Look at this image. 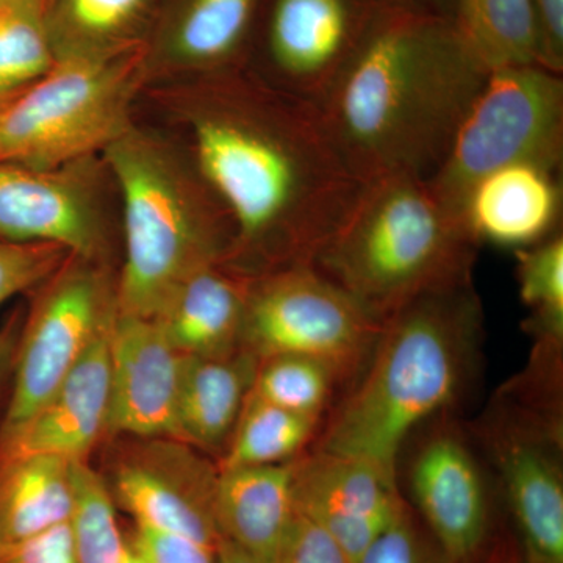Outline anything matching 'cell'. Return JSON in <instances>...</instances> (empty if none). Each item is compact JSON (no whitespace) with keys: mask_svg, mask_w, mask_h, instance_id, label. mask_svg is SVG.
<instances>
[{"mask_svg":"<svg viewBox=\"0 0 563 563\" xmlns=\"http://www.w3.org/2000/svg\"><path fill=\"white\" fill-rule=\"evenodd\" d=\"M377 2H383V0H377Z\"/></svg>","mask_w":563,"mask_h":563,"instance_id":"obj_43","label":"cell"},{"mask_svg":"<svg viewBox=\"0 0 563 563\" xmlns=\"http://www.w3.org/2000/svg\"><path fill=\"white\" fill-rule=\"evenodd\" d=\"M477 247L428 180L391 174L363 184L312 266L383 324L418 296L472 280Z\"/></svg>","mask_w":563,"mask_h":563,"instance_id":"obj_4","label":"cell"},{"mask_svg":"<svg viewBox=\"0 0 563 563\" xmlns=\"http://www.w3.org/2000/svg\"><path fill=\"white\" fill-rule=\"evenodd\" d=\"M250 277L225 263L201 266L177 285L154 318L174 350L192 357H221L242 350Z\"/></svg>","mask_w":563,"mask_h":563,"instance_id":"obj_19","label":"cell"},{"mask_svg":"<svg viewBox=\"0 0 563 563\" xmlns=\"http://www.w3.org/2000/svg\"><path fill=\"white\" fill-rule=\"evenodd\" d=\"M181 354L154 318L117 312L110 333L107 435L176 439Z\"/></svg>","mask_w":563,"mask_h":563,"instance_id":"obj_14","label":"cell"},{"mask_svg":"<svg viewBox=\"0 0 563 563\" xmlns=\"http://www.w3.org/2000/svg\"><path fill=\"white\" fill-rule=\"evenodd\" d=\"M22 321H24V313H22L21 307H18L0 328V399H2L3 391L10 388L11 377H13Z\"/></svg>","mask_w":563,"mask_h":563,"instance_id":"obj_37","label":"cell"},{"mask_svg":"<svg viewBox=\"0 0 563 563\" xmlns=\"http://www.w3.org/2000/svg\"><path fill=\"white\" fill-rule=\"evenodd\" d=\"M113 321L96 336L49 399L20 428L0 437V459L46 454L88 462L96 444L107 435Z\"/></svg>","mask_w":563,"mask_h":563,"instance_id":"obj_17","label":"cell"},{"mask_svg":"<svg viewBox=\"0 0 563 563\" xmlns=\"http://www.w3.org/2000/svg\"><path fill=\"white\" fill-rule=\"evenodd\" d=\"M262 0H180L163 47L191 68L232 65L250 38Z\"/></svg>","mask_w":563,"mask_h":563,"instance_id":"obj_23","label":"cell"},{"mask_svg":"<svg viewBox=\"0 0 563 563\" xmlns=\"http://www.w3.org/2000/svg\"><path fill=\"white\" fill-rule=\"evenodd\" d=\"M539 62L543 68L563 73V0H531Z\"/></svg>","mask_w":563,"mask_h":563,"instance_id":"obj_36","label":"cell"},{"mask_svg":"<svg viewBox=\"0 0 563 563\" xmlns=\"http://www.w3.org/2000/svg\"><path fill=\"white\" fill-rule=\"evenodd\" d=\"M18 92H20V91H16V92H0V109H2V107L5 106V103H9L11 101V99H13L14 96L18 95Z\"/></svg>","mask_w":563,"mask_h":563,"instance_id":"obj_41","label":"cell"},{"mask_svg":"<svg viewBox=\"0 0 563 563\" xmlns=\"http://www.w3.org/2000/svg\"><path fill=\"white\" fill-rule=\"evenodd\" d=\"M258 361L240 350L221 357L181 355L177 440L221 457L254 385Z\"/></svg>","mask_w":563,"mask_h":563,"instance_id":"obj_21","label":"cell"},{"mask_svg":"<svg viewBox=\"0 0 563 563\" xmlns=\"http://www.w3.org/2000/svg\"><path fill=\"white\" fill-rule=\"evenodd\" d=\"M453 21L488 70L540 65L531 0H454Z\"/></svg>","mask_w":563,"mask_h":563,"instance_id":"obj_25","label":"cell"},{"mask_svg":"<svg viewBox=\"0 0 563 563\" xmlns=\"http://www.w3.org/2000/svg\"><path fill=\"white\" fill-rule=\"evenodd\" d=\"M490 468L453 413L422 426L404 448L396 481L448 563L479 559L490 532Z\"/></svg>","mask_w":563,"mask_h":563,"instance_id":"obj_11","label":"cell"},{"mask_svg":"<svg viewBox=\"0 0 563 563\" xmlns=\"http://www.w3.org/2000/svg\"><path fill=\"white\" fill-rule=\"evenodd\" d=\"M150 7L151 0H49L47 27L55 60L135 46L133 33Z\"/></svg>","mask_w":563,"mask_h":563,"instance_id":"obj_24","label":"cell"},{"mask_svg":"<svg viewBox=\"0 0 563 563\" xmlns=\"http://www.w3.org/2000/svg\"><path fill=\"white\" fill-rule=\"evenodd\" d=\"M406 501V499H404ZM358 563H448L432 537L418 528L412 509L404 503L395 520L362 555Z\"/></svg>","mask_w":563,"mask_h":563,"instance_id":"obj_32","label":"cell"},{"mask_svg":"<svg viewBox=\"0 0 563 563\" xmlns=\"http://www.w3.org/2000/svg\"><path fill=\"white\" fill-rule=\"evenodd\" d=\"M488 73L450 16L383 0L318 107L363 184L391 174L428 180Z\"/></svg>","mask_w":563,"mask_h":563,"instance_id":"obj_2","label":"cell"},{"mask_svg":"<svg viewBox=\"0 0 563 563\" xmlns=\"http://www.w3.org/2000/svg\"><path fill=\"white\" fill-rule=\"evenodd\" d=\"M295 462L218 470L213 514L220 536L274 563L295 518Z\"/></svg>","mask_w":563,"mask_h":563,"instance_id":"obj_20","label":"cell"},{"mask_svg":"<svg viewBox=\"0 0 563 563\" xmlns=\"http://www.w3.org/2000/svg\"><path fill=\"white\" fill-rule=\"evenodd\" d=\"M218 563H265L261 559L236 547L235 543L229 542L224 537H220L218 542Z\"/></svg>","mask_w":563,"mask_h":563,"instance_id":"obj_38","label":"cell"},{"mask_svg":"<svg viewBox=\"0 0 563 563\" xmlns=\"http://www.w3.org/2000/svg\"><path fill=\"white\" fill-rule=\"evenodd\" d=\"M141 63L139 44L57 58L0 109V163L58 169L107 150L129 131Z\"/></svg>","mask_w":563,"mask_h":563,"instance_id":"obj_7","label":"cell"},{"mask_svg":"<svg viewBox=\"0 0 563 563\" xmlns=\"http://www.w3.org/2000/svg\"><path fill=\"white\" fill-rule=\"evenodd\" d=\"M251 393L288 412L324 421L343 390L321 363L299 355H274L258 361Z\"/></svg>","mask_w":563,"mask_h":563,"instance_id":"obj_29","label":"cell"},{"mask_svg":"<svg viewBox=\"0 0 563 563\" xmlns=\"http://www.w3.org/2000/svg\"><path fill=\"white\" fill-rule=\"evenodd\" d=\"M49 0H0V92H16L54 66Z\"/></svg>","mask_w":563,"mask_h":563,"instance_id":"obj_27","label":"cell"},{"mask_svg":"<svg viewBox=\"0 0 563 563\" xmlns=\"http://www.w3.org/2000/svg\"><path fill=\"white\" fill-rule=\"evenodd\" d=\"M562 169L518 162L488 173L463 201V225L477 244L523 250L550 239L561 224Z\"/></svg>","mask_w":563,"mask_h":563,"instance_id":"obj_18","label":"cell"},{"mask_svg":"<svg viewBox=\"0 0 563 563\" xmlns=\"http://www.w3.org/2000/svg\"><path fill=\"white\" fill-rule=\"evenodd\" d=\"M209 99L192 120L196 158L233 225L225 265L247 277L312 265L363 188L320 107L239 80Z\"/></svg>","mask_w":563,"mask_h":563,"instance_id":"obj_1","label":"cell"},{"mask_svg":"<svg viewBox=\"0 0 563 563\" xmlns=\"http://www.w3.org/2000/svg\"><path fill=\"white\" fill-rule=\"evenodd\" d=\"M483 563H520V558H518L517 551H514L512 548L501 544V547L493 550Z\"/></svg>","mask_w":563,"mask_h":563,"instance_id":"obj_40","label":"cell"},{"mask_svg":"<svg viewBox=\"0 0 563 563\" xmlns=\"http://www.w3.org/2000/svg\"><path fill=\"white\" fill-rule=\"evenodd\" d=\"M521 302L528 309L525 328L533 342H563V235L514 251Z\"/></svg>","mask_w":563,"mask_h":563,"instance_id":"obj_30","label":"cell"},{"mask_svg":"<svg viewBox=\"0 0 563 563\" xmlns=\"http://www.w3.org/2000/svg\"><path fill=\"white\" fill-rule=\"evenodd\" d=\"M146 563H218V544H207L136 526L131 542Z\"/></svg>","mask_w":563,"mask_h":563,"instance_id":"obj_33","label":"cell"},{"mask_svg":"<svg viewBox=\"0 0 563 563\" xmlns=\"http://www.w3.org/2000/svg\"><path fill=\"white\" fill-rule=\"evenodd\" d=\"M99 262L69 255L24 314L0 437L49 399L117 314V285Z\"/></svg>","mask_w":563,"mask_h":563,"instance_id":"obj_10","label":"cell"},{"mask_svg":"<svg viewBox=\"0 0 563 563\" xmlns=\"http://www.w3.org/2000/svg\"><path fill=\"white\" fill-rule=\"evenodd\" d=\"M218 465L176 439H129L106 477L113 501L136 526L218 544Z\"/></svg>","mask_w":563,"mask_h":563,"instance_id":"obj_12","label":"cell"},{"mask_svg":"<svg viewBox=\"0 0 563 563\" xmlns=\"http://www.w3.org/2000/svg\"><path fill=\"white\" fill-rule=\"evenodd\" d=\"M518 162L562 169V74L540 65L506 66L488 73L446 157L428 179L429 187L462 221L463 201L473 185Z\"/></svg>","mask_w":563,"mask_h":563,"instance_id":"obj_8","label":"cell"},{"mask_svg":"<svg viewBox=\"0 0 563 563\" xmlns=\"http://www.w3.org/2000/svg\"><path fill=\"white\" fill-rule=\"evenodd\" d=\"M398 485L344 455L309 450L295 462L296 512L312 520L358 563L402 509Z\"/></svg>","mask_w":563,"mask_h":563,"instance_id":"obj_15","label":"cell"},{"mask_svg":"<svg viewBox=\"0 0 563 563\" xmlns=\"http://www.w3.org/2000/svg\"><path fill=\"white\" fill-rule=\"evenodd\" d=\"M321 424L317 418L288 412L250 393L231 440L218 459V470L296 461L313 446Z\"/></svg>","mask_w":563,"mask_h":563,"instance_id":"obj_26","label":"cell"},{"mask_svg":"<svg viewBox=\"0 0 563 563\" xmlns=\"http://www.w3.org/2000/svg\"><path fill=\"white\" fill-rule=\"evenodd\" d=\"M380 328L312 265L250 277L242 350L257 361L274 355L312 358L333 374L344 393L368 365Z\"/></svg>","mask_w":563,"mask_h":563,"instance_id":"obj_9","label":"cell"},{"mask_svg":"<svg viewBox=\"0 0 563 563\" xmlns=\"http://www.w3.org/2000/svg\"><path fill=\"white\" fill-rule=\"evenodd\" d=\"M73 481L69 525L76 563H124L129 543L118 525L117 504L106 477L88 462H74Z\"/></svg>","mask_w":563,"mask_h":563,"instance_id":"obj_28","label":"cell"},{"mask_svg":"<svg viewBox=\"0 0 563 563\" xmlns=\"http://www.w3.org/2000/svg\"><path fill=\"white\" fill-rule=\"evenodd\" d=\"M483 302L473 282L426 292L383 322L368 365L333 404L310 450L355 459L398 485L407 442L454 413L476 376Z\"/></svg>","mask_w":563,"mask_h":563,"instance_id":"obj_3","label":"cell"},{"mask_svg":"<svg viewBox=\"0 0 563 563\" xmlns=\"http://www.w3.org/2000/svg\"><path fill=\"white\" fill-rule=\"evenodd\" d=\"M406 2L435 11V13L444 14V16H450L453 20L454 0H406Z\"/></svg>","mask_w":563,"mask_h":563,"instance_id":"obj_39","label":"cell"},{"mask_svg":"<svg viewBox=\"0 0 563 563\" xmlns=\"http://www.w3.org/2000/svg\"><path fill=\"white\" fill-rule=\"evenodd\" d=\"M0 563H76L70 525H58L29 539L2 543Z\"/></svg>","mask_w":563,"mask_h":563,"instance_id":"obj_35","label":"cell"},{"mask_svg":"<svg viewBox=\"0 0 563 563\" xmlns=\"http://www.w3.org/2000/svg\"><path fill=\"white\" fill-rule=\"evenodd\" d=\"M73 463L46 454L0 459V540L13 543L69 523Z\"/></svg>","mask_w":563,"mask_h":563,"instance_id":"obj_22","label":"cell"},{"mask_svg":"<svg viewBox=\"0 0 563 563\" xmlns=\"http://www.w3.org/2000/svg\"><path fill=\"white\" fill-rule=\"evenodd\" d=\"M103 151L124 209L125 261L117 310L155 318L188 274L229 261L232 240L225 224L231 218L180 177L166 152L146 136L129 129Z\"/></svg>","mask_w":563,"mask_h":563,"instance_id":"obj_5","label":"cell"},{"mask_svg":"<svg viewBox=\"0 0 563 563\" xmlns=\"http://www.w3.org/2000/svg\"><path fill=\"white\" fill-rule=\"evenodd\" d=\"M70 172L0 163V242L51 243L85 261L106 251L90 188Z\"/></svg>","mask_w":563,"mask_h":563,"instance_id":"obj_16","label":"cell"},{"mask_svg":"<svg viewBox=\"0 0 563 563\" xmlns=\"http://www.w3.org/2000/svg\"><path fill=\"white\" fill-rule=\"evenodd\" d=\"M69 255L57 244L0 242V306L13 296L40 288Z\"/></svg>","mask_w":563,"mask_h":563,"instance_id":"obj_31","label":"cell"},{"mask_svg":"<svg viewBox=\"0 0 563 563\" xmlns=\"http://www.w3.org/2000/svg\"><path fill=\"white\" fill-rule=\"evenodd\" d=\"M274 563H350L324 529L296 512Z\"/></svg>","mask_w":563,"mask_h":563,"instance_id":"obj_34","label":"cell"},{"mask_svg":"<svg viewBox=\"0 0 563 563\" xmlns=\"http://www.w3.org/2000/svg\"><path fill=\"white\" fill-rule=\"evenodd\" d=\"M562 346L533 342L528 366L468 426L509 506L520 563H563Z\"/></svg>","mask_w":563,"mask_h":563,"instance_id":"obj_6","label":"cell"},{"mask_svg":"<svg viewBox=\"0 0 563 563\" xmlns=\"http://www.w3.org/2000/svg\"><path fill=\"white\" fill-rule=\"evenodd\" d=\"M377 3L272 0L263 46L277 90L320 106L357 51Z\"/></svg>","mask_w":563,"mask_h":563,"instance_id":"obj_13","label":"cell"},{"mask_svg":"<svg viewBox=\"0 0 563 563\" xmlns=\"http://www.w3.org/2000/svg\"><path fill=\"white\" fill-rule=\"evenodd\" d=\"M0 550H2V540H0Z\"/></svg>","mask_w":563,"mask_h":563,"instance_id":"obj_42","label":"cell"}]
</instances>
